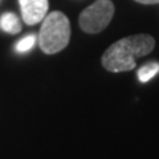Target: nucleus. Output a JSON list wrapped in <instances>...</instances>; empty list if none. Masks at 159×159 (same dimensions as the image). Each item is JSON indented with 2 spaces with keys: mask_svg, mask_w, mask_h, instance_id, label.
<instances>
[{
  "mask_svg": "<svg viewBox=\"0 0 159 159\" xmlns=\"http://www.w3.org/2000/svg\"><path fill=\"white\" fill-rule=\"evenodd\" d=\"M155 47L150 34H134L110 45L102 56V65L109 72H127L137 66V58L147 56Z\"/></svg>",
  "mask_w": 159,
  "mask_h": 159,
  "instance_id": "nucleus-1",
  "label": "nucleus"
},
{
  "mask_svg": "<svg viewBox=\"0 0 159 159\" xmlns=\"http://www.w3.org/2000/svg\"><path fill=\"white\" fill-rule=\"evenodd\" d=\"M135 2L141 3V4H158L159 0H135Z\"/></svg>",
  "mask_w": 159,
  "mask_h": 159,
  "instance_id": "nucleus-8",
  "label": "nucleus"
},
{
  "mask_svg": "<svg viewBox=\"0 0 159 159\" xmlns=\"http://www.w3.org/2000/svg\"><path fill=\"white\" fill-rule=\"evenodd\" d=\"M157 73H159V64L158 62H148V64H145V65L138 70V78L141 82H147V81H150Z\"/></svg>",
  "mask_w": 159,
  "mask_h": 159,
  "instance_id": "nucleus-6",
  "label": "nucleus"
},
{
  "mask_svg": "<svg viewBox=\"0 0 159 159\" xmlns=\"http://www.w3.org/2000/svg\"><path fill=\"white\" fill-rule=\"evenodd\" d=\"M34 41H36L34 34H28L27 37L20 40V41L16 44V51L17 52H27V51H29L31 48H33Z\"/></svg>",
  "mask_w": 159,
  "mask_h": 159,
  "instance_id": "nucleus-7",
  "label": "nucleus"
},
{
  "mask_svg": "<svg viewBox=\"0 0 159 159\" xmlns=\"http://www.w3.org/2000/svg\"><path fill=\"white\" fill-rule=\"evenodd\" d=\"M0 28L7 33H19L21 31V23L19 17L12 12H7L0 17Z\"/></svg>",
  "mask_w": 159,
  "mask_h": 159,
  "instance_id": "nucleus-5",
  "label": "nucleus"
},
{
  "mask_svg": "<svg viewBox=\"0 0 159 159\" xmlns=\"http://www.w3.org/2000/svg\"><path fill=\"white\" fill-rule=\"evenodd\" d=\"M113 15L114 4L111 0H96L81 12L78 23L84 32L98 33L109 25Z\"/></svg>",
  "mask_w": 159,
  "mask_h": 159,
  "instance_id": "nucleus-3",
  "label": "nucleus"
},
{
  "mask_svg": "<svg viewBox=\"0 0 159 159\" xmlns=\"http://www.w3.org/2000/svg\"><path fill=\"white\" fill-rule=\"evenodd\" d=\"M69 39H70V23L68 17L60 11L48 13L43 20L39 34L41 51L47 54L57 53L68 45Z\"/></svg>",
  "mask_w": 159,
  "mask_h": 159,
  "instance_id": "nucleus-2",
  "label": "nucleus"
},
{
  "mask_svg": "<svg viewBox=\"0 0 159 159\" xmlns=\"http://www.w3.org/2000/svg\"><path fill=\"white\" fill-rule=\"evenodd\" d=\"M21 17L28 25H34L43 21L48 13V0H19Z\"/></svg>",
  "mask_w": 159,
  "mask_h": 159,
  "instance_id": "nucleus-4",
  "label": "nucleus"
}]
</instances>
